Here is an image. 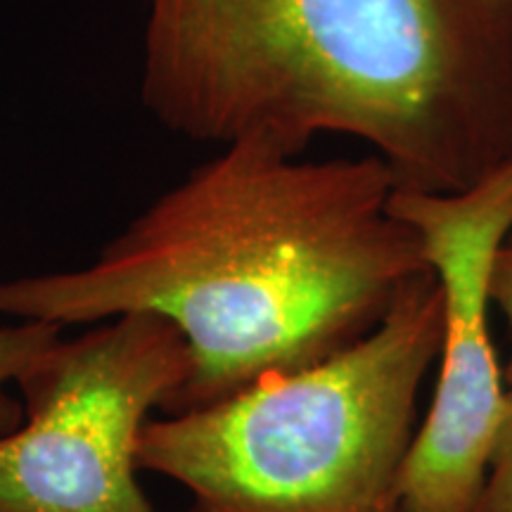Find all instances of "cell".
I'll use <instances>...</instances> for the list:
<instances>
[{
  "label": "cell",
  "instance_id": "6da1fadb",
  "mask_svg": "<svg viewBox=\"0 0 512 512\" xmlns=\"http://www.w3.org/2000/svg\"><path fill=\"white\" fill-rule=\"evenodd\" d=\"M394 188L377 155L226 143L93 261L0 280V320H169L190 368L164 415L195 411L351 347L432 271L418 230L389 211Z\"/></svg>",
  "mask_w": 512,
  "mask_h": 512
},
{
  "label": "cell",
  "instance_id": "7a4b0ae2",
  "mask_svg": "<svg viewBox=\"0 0 512 512\" xmlns=\"http://www.w3.org/2000/svg\"><path fill=\"white\" fill-rule=\"evenodd\" d=\"M140 100L174 136L337 133L460 192L512 162V0H143Z\"/></svg>",
  "mask_w": 512,
  "mask_h": 512
},
{
  "label": "cell",
  "instance_id": "3957f363",
  "mask_svg": "<svg viewBox=\"0 0 512 512\" xmlns=\"http://www.w3.org/2000/svg\"><path fill=\"white\" fill-rule=\"evenodd\" d=\"M441 335L444 294L425 271L339 354L152 418L138 470L190 491V512H406L403 467Z\"/></svg>",
  "mask_w": 512,
  "mask_h": 512
},
{
  "label": "cell",
  "instance_id": "277c9868",
  "mask_svg": "<svg viewBox=\"0 0 512 512\" xmlns=\"http://www.w3.org/2000/svg\"><path fill=\"white\" fill-rule=\"evenodd\" d=\"M185 339L150 313L60 339L22 380L0 432V512H159L138 482V441L188 377Z\"/></svg>",
  "mask_w": 512,
  "mask_h": 512
},
{
  "label": "cell",
  "instance_id": "5b68a950",
  "mask_svg": "<svg viewBox=\"0 0 512 512\" xmlns=\"http://www.w3.org/2000/svg\"><path fill=\"white\" fill-rule=\"evenodd\" d=\"M389 211L418 230L444 294L437 392L403 467V510L472 512L505 396L489 280L512 233V162L460 192L394 188Z\"/></svg>",
  "mask_w": 512,
  "mask_h": 512
},
{
  "label": "cell",
  "instance_id": "8992f818",
  "mask_svg": "<svg viewBox=\"0 0 512 512\" xmlns=\"http://www.w3.org/2000/svg\"><path fill=\"white\" fill-rule=\"evenodd\" d=\"M64 328L31 320L0 323V432L12 430L22 418V408L12 401L10 387L29 373L62 339Z\"/></svg>",
  "mask_w": 512,
  "mask_h": 512
},
{
  "label": "cell",
  "instance_id": "52a82bcc",
  "mask_svg": "<svg viewBox=\"0 0 512 512\" xmlns=\"http://www.w3.org/2000/svg\"><path fill=\"white\" fill-rule=\"evenodd\" d=\"M472 512H512V389H505L486 482Z\"/></svg>",
  "mask_w": 512,
  "mask_h": 512
},
{
  "label": "cell",
  "instance_id": "ba28073f",
  "mask_svg": "<svg viewBox=\"0 0 512 512\" xmlns=\"http://www.w3.org/2000/svg\"><path fill=\"white\" fill-rule=\"evenodd\" d=\"M491 304H496L501 313L508 320L510 330V358L505 363L503 382L512 389V233L501 242L498 252L494 256V266H491V280H489Z\"/></svg>",
  "mask_w": 512,
  "mask_h": 512
}]
</instances>
